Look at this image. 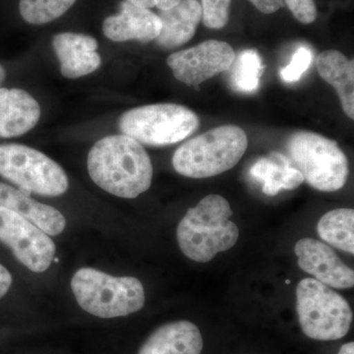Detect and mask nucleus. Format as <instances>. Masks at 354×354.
Masks as SVG:
<instances>
[{
	"mask_svg": "<svg viewBox=\"0 0 354 354\" xmlns=\"http://www.w3.org/2000/svg\"><path fill=\"white\" fill-rule=\"evenodd\" d=\"M297 311L302 332L316 341L342 339L353 323V310L346 298L315 279L298 283Z\"/></svg>",
	"mask_w": 354,
	"mask_h": 354,
	"instance_id": "423d86ee",
	"label": "nucleus"
},
{
	"mask_svg": "<svg viewBox=\"0 0 354 354\" xmlns=\"http://www.w3.org/2000/svg\"><path fill=\"white\" fill-rule=\"evenodd\" d=\"M232 73V83L235 90L242 93H253L259 87L264 66L259 53L255 50H246L235 57Z\"/></svg>",
	"mask_w": 354,
	"mask_h": 354,
	"instance_id": "412c9836",
	"label": "nucleus"
},
{
	"mask_svg": "<svg viewBox=\"0 0 354 354\" xmlns=\"http://www.w3.org/2000/svg\"><path fill=\"white\" fill-rule=\"evenodd\" d=\"M0 207L22 216L50 236L62 234L66 227V220L57 209L37 202L22 191L4 183H0Z\"/></svg>",
	"mask_w": 354,
	"mask_h": 354,
	"instance_id": "dca6fc26",
	"label": "nucleus"
},
{
	"mask_svg": "<svg viewBox=\"0 0 354 354\" xmlns=\"http://www.w3.org/2000/svg\"><path fill=\"white\" fill-rule=\"evenodd\" d=\"M250 174L263 184V192L267 196H276L281 190L297 189L304 181L301 172L278 153L257 160L251 167Z\"/></svg>",
	"mask_w": 354,
	"mask_h": 354,
	"instance_id": "6ab92c4d",
	"label": "nucleus"
},
{
	"mask_svg": "<svg viewBox=\"0 0 354 354\" xmlns=\"http://www.w3.org/2000/svg\"><path fill=\"white\" fill-rule=\"evenodd\" d=\"M232 0H201L202 21L209 29H223L230 19Z\"/></svg>",
	"mask_w": 354,
	"mask_h": 354,
	"instance_id": "5701e85b",
	"label": "nucleus"
},
{
	"mask_svg": "<svg viewBox=\"0 0 354 354\" xmlns=\"http://www.w3.org/2000/svg\"><path fill=\"white\" fill-rule=\"evenodd\" d=\"M162 30V22L158 14L150 9L134 6L125 0L121 4L120 12L106 17L102 24L104 36L116 43L137 41L149 43L158 38Z\"/></svg>",
	"mask_w": 354,
	"mask_h": 354,
	"instance_id": "f8f14e48",
	"label": "nucleus"
},
{
	"mask_svg": "<svg viewBox=\"0 0 354 354\" xmlns=\"http://www.w3.org/2000/svg\"><path fill=\"white\" fill-rule=\"evenodd\" d=\"M199 127V118L186 106L157 104L132 109L123 113V135L148 146H167L187 138Z\"/></svg>",
	"mask_w": 354,
	"mask_h": 354,
	"instance_id": "0eeeda50",
	"label": "nucleus"
},
{
	"mask_svg": "<svg viewBox=\"0 0 354 354\" xmlns=\"http://www.w3.org/2000/svg\"><path fill=\"white\" fill-rule=\"evenodd\" d=\"M248 147L243 129L223 125L185 142L172 158L174 169L181 176L201 179L234 169Z\"/></svg>",
	"mask_w": 354,
	"mask_h": 354,
	"instance_id": "7ed1b4c3",
	"label": "nucleus"
},
{
	"mask_svg": "<svg viewBox=\"0 0 354 354\" xmlns=\"http://www.w3.org/2000/svg\"><path fill=\"white\" fill-rule=\"evenodd\" d=\"M292 15L302 24H311L317 18L314 0H283Z\"/></svg>",
	"mask_w": 354,
	"mask_h": 354,
	"instance_id": "393cba45",
	"label": "nucleus"
},
{
	"mask_svg": "<svg viewBox=\"0 0 354 354\" xmlns=\"http://www.w3.org/2000/svg\"><path fill=\"white\" fill-rule=\"evenodd\" d=\"M12 285V276L4 266L0 264V299L8 292Z\"/></svg>",
	"mask_w": 354,
	"mask_h": 354,
	"instance_id": "cd10ccee",
	"label": "nucleus"
},
{
	"mask_svg": "<svg viewBox=\"0 0 354 354\" xmlns=\"http://www.w3.org/2000/svg\"><path fill=\"white\" fill-rule=\"evenodd\" d=\"M71 288L79 306L99 318L128 316L145 304L143 285L134 277H113L92 268H82L74 274Z\"/></svg>",
	"mask_w": 354,
	"mask_h": 354,
	"instance_id": "20e7f679",
	"label": "nucleus"
},
{
	"mask_svg": "<svg viewBox=\"0 0 354 354\" xmlns=\"http://www.w3.org/2000/svg\"><path fill=\"white\" fill-rule=\"evenodd\" d=\"M300 269L324 285L339 290L353 288L354 272L327 244L314 239H300L295 247Z\"/></svg>",
	"mask_w": 354,
	"mask_h": 354,
	"instance_id": "9b49d317",
	"label": "nucleus"
},
{
	"mask_svg": "<svg viewBox=\"0 0 354 354\" xmlns=\"http://www.w3.org/2000/svg\"><path fill=\"white\" fill-rule=\"evenodd\" d=\"M260 12L272 14L283 7V0H249Z\"/></svg>",
	"mask_w": 354,
	"mask_h": 354,
	"instance_id": "bb28decb",
	"label": "nucleus"
},
{
	"mask_svg": "<svg viewBox=\"0 0 354 354\" xmlns=\"http://www.w3.org/2000/svg\"><path fill=\"white\" fill-rule=\"evenodd\" d=\"M313 60V53L307 46H300L291 58L290 64L281 69V79L286 82H297L308 70Z\"/></svg>",
	"mask_w": 354,
	"mask_h": 354,
	"instance_id": "b1692460",
	"label": "nucleus"
},
{
	"mask_svg": "<svg viewBox=\"0 0 354 354\" xmlns=\"http://www.w3.org/2000/svg\"><path fill=\"white\" fill-rule=\"evenodd\" d=\"M162 30L156 41L167 50L178 48L194 37L202 20V7L198 0H181L177 6L158 14Z\"/></svg>",
	"mask_w": 354,
	"mask_h": 354,
	"instance_id": "f3484780",
	"label": "nucleus"
},
{
	"mask_svg": "<svg viewBox=\"0 0 354 354\" xmlns=\"http://www.w3.org/2000/svg\"><path fill=\"white\" fill-rule=\"evenodd\" d=\"M0 176L26 194L57 197L68 189V177L62 167L36 149L20 144L0 145Z\"/></svg>",
	"mask_w": 354,
	"mask_h": 354,
	"instance_id": "6e6552de",
	"label": "nucleus"
},
{
	"mask_svg": "<svg viewBox=\"0 0 354 354\" xmlns=\"http://www.w3.org/2000/svg\"><path fill=\"white\" fill-rule=\"evenodd\" d=\"M317 67L323 80L329 83L339 95L342 109L354 118V64L337 50H326L317 58Z\"/></svg>",
	"mask_w": 354,
	"mask_h": 354,
	"instance_id": "a211bd4d",
	"label": "nucleus"
},
{
	"mask_svg": "<svg viewBox=\"0 0 354 354\" xmlns=\"http://www.w3.org/2000/svg\"><path fill=\"white\" fill-rule=\"evenodd\" d=\"M77 0H20L19 11L26 22L44 25L58 19Z\"/></svg>",
	"mask_w": 354,
	"mask_h": 354,
	"instance_id": "4be33fe9",
	"label": "nucleus"
},
{
	"mask_svg": "<svg viewBox=\"0 0 354 354\" xmlns=\"http://www.w3.org/2000/svg\"><path fill=\"white\" fill-rule=\"evenodd\" d=\"M41 118L39 104L21 88H0V138H13L29 132Z\"/></svg>",
	"mask_w": 354,
	"mask_h": 354,
	"instance_id": "4468645a",
	"label": "nucleus"
},
{
	"mask_svg": "<svg viewBox=\"0 0 354 354\" xmlns=\"http://www.w3.org/2000/svg\"><path fill=\"white\" fill-rule=\"evenodd\" d=\"M203 337L189 321L165 324L144 342L138 354H201Z\"/></svg>",
	"mask_w": 354,
	"mask_h": 354,
	"instance_id": "2eb2a0df",
	"label": "nucleus"
},
{
	"mask_svg": "<svg viewBox=\"0 0 354 354\" xmlns=\"http://www.w3.org/2000/svg\"><path fill=\"white\" fill-rule=\"evenodd\" d=\"M232 209L221 195L203 198L179 223L176 239L181 252L195 262L207 263L216 254L230 250L236 244L239 230L230 220Z\"/></svg>",
	"mask_w": 354,
	"mask_h": 354,
	"instance_id": "f03ea898",
	"label": "nucleus"
},
{
	"mask_svg": "<svg viewBox=\"0 0 354 354\" xmlns=\"http://www.w3.org/2000/svg\"><path fill=\"white\" fill-rule=\"evenodd\" d=\"M0 242L30 271L44 272L55 258V242L38 227L10 209L0 207Z\"/></svg>",
	"mask_w": 354,
	"mask_h": 354,
	"instance_id": "1a4fd4ad",
	"label": "nucleus"
},
{
	"mask_svg": "<svg viewBox=\"0 0 354 354\" xmlns=\"http://www.w3.org/2000/svg\"><path fill=\"white\" fill-rule=\"evenodd\" d=\"M128 1L143 8L150 9L157 7L160 11H164L177 6L181 0H128Z\"/></svg>",
	"mask_w": 354,
	"mask_h": 354,
	"instance_id": "a878e982",
	"label": "nucleus"
},
{
	"mask_svg": "<svg viewBox=\"0 0 354 354\" xmlns=\"http://www.w3.org/2000/svg\"><path fill=\"white\" fill-rule=\"evenodd\" d=\"M317 232L324 241L353 255L354 211L335 209L328 212L318 221Z\"/></svg>",
	"mask_w": 354,
	"mask_h": 354,
	"instance_id": "aec40b11",
	"label": "nucleus"
},
{
	"mask_svg": "<svg viewBox=\"0 0 354 354\" xmlns=\"http://www.w3.org/2000/svg\"><path fill=\"white\" fill-rule=\"evenodd\" d=\"M87 165L92 180L114 196L133 199L152 184L150 157L139 142L127 135L97 141L88 153Z\"/></svg>",
	"mask_w": 354,
	"mask_h": 354,
	"instance_id": "f257e3e1",
	"label": "nucleus"
},
{
	"mask_svg": "<svg viewBox=\"0 0 354 354\" xmlns=\"http://www.w3.org/2000/svg\"><path fill=\"white\" fill-rule=\"evenodd\" d=\"M286 153L291 165L315 189L335 192L346 185L348 158L333 140L314 132H297L288 140Z\"/></svg>",
	"mask_w": 354,
	"mask_h": 354,
	"instance_id": "39448f33",
	"label": "nucleus"
},
{
	"mask_svg": "<svg viewBox=\"0 0 354 354\" xmlns=\"http://www.w3.org/2000/svg\"><path fill=\"white\" fill-rule=\"evenodd\" d=\"M97 39L92 36L65 32L55 35L53 48L60 62L62 75L69 79L80 78L95 71L102 64Z\"/></svg>",
	"mask_w": 354,
	"mask_h": 354,
	"instance_id": "ddd939ff",
	"label": "nucleus"
},
{
	"mask_svg": "<svg viewBox=\"0 0 354 354\" xmlns=\"http://www.w3.org/2000/svg\"><path fill=\"white\" fill-rule=\"evenodd\" d=\"M337 354H354V342H351L344 344Z\"/></svg>",
	"mask_w": 354,
	"mask_h": 354,
	"instance_id": "c85d7f7f",
	"label": "nucleus"
},
{
	"mask_svg": "<svg viewBox=\"0 0 354 354\" xmlns=\"http://www.w3.org/2000/svg\"><path fill=\"white\" fill-rule=\"evenodd\" d=\"M286 285H290V281H286Z\"/></svg>",
	"mask_w": 354,
	"mask_h": 354,
	"instance_id": "7c9ffc66",
	"label": "nucleus"
},
{
	"mask_svg": "<svg viewBox=\"0 0 354 354\" xmlns=\"http://www.w3.org/2000/svg\"><path fill=\"white\" fill-rule=\"evenodd\" d=\"M234 59L235 53L230 44L209 39L194 48L172 53L167 58V65L179 82L198 86L227 71Z\"/></svg>",
	"mask_w": 354,
	"mask_h": 354,
	"instance_id": "9d476101",
	"label": "nucleus"
},
{
	"mask_svg": "<svg viewBox=\"0 0 354 354\" xmlns=\"http://www.w3.org/2000/svg\"><path fill=\"white\" fill-rule=\"evenodd\" d=\"M6 70H4L3 67L0 65V85L3 83L4 79H6Z\"/></svg>",
	"mask_w": 354,
	"mask_h": 354,
	"instance_id": "c756f323",
	"label": "nucleus"
}]
</instances>
